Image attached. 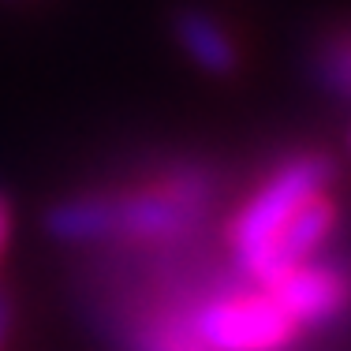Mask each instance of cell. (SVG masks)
Segmentation results:
<instances>
[{
  "instance_id": "2",
  "label": "cell",
  "mask_w": 351,
  "mask_h": 351,
  "mask_svg": "<svg viewBox=\"0 0 351 351\" xmlns=\"http://www.w3.org/2000/svg\"><path fill=\"white\" fill-rule=\"evenodd\" d=\"M332 165L322 154H295L284 165L273 169L265 183H258V191L239 206V213L228 224V243L236 254L243 277L254 280L258 265H262L265 250L273 247V239L295 221V213L306 202H314L317 195L329 191Z\"/></svg>"
},
{
  "instance_id": "3",
  "label": "cell",
  "mask_w": 351,
  "mask_h": 351,
  "mask_svg": "<svg viewBox=\"0 0 351 351\" xmlns=\"http://www.w3.org/2000/svg\"><path fill=\"white\" fill-rule=\"evenodd\" d=\"M183 317L206 351H291L303 337V329L258 280L250 288L217 291L195 311H183Z\"/></svg>"
},
{
  "instance_id": "8",
  "label": "cell",
  "mask_w": 351,
  "mask_h": 351,
  "mask_svg": "<svg viewBox=\"0 0 351 351\" xmlns=\"http://www.w3.org/2000/svg\"><path fill=\"white\" fill-rule=\"evenodd\" d=\"M8 329H12V303L0 295V344L8 340Z\"/></svg>"
},
{
  "instance_id": "5",
  "label": "cell",
  "mask_w": 351,
  "mask_h": 351,
  "mask_svg": "<svg viewBox=\"0 0 351 351\" xmlns=\"http://www.w3.org/2000/svg\"><path fill=\"white\" fill-rule=\"evenodd\" d=\"M176 34H180V45L187 49V56L198 64V68L213 71V75H228L236 71L239 64V49L232 34L206 12H183L176 19Z\"/></svg>"
},
{
  "instance_id": "4",
  "label": "cell",
  "mask_w": 351,
  "mask_h": 351,
  "mask_svg": "<svg viewBox=\"0 0 351 351\" xmlns=\"http://www.w3.org/2000/svg\"><path fill=\"white\" fill-rule=\"evenodd\" d=\"M269 288V295L288 311V317L299 329H317V325L337 322L351 306V277L348 269L332 262H322V254L303 265L277 273L269 280H258Z\"/></svg>"
},
{
  "instance_id": "7",
  "label": "cell",
  "mask_w": 351,
  "mask_h": 351,
  "mask_svg": "<svg viewBox=\"0 0 351 351\" xmlns=\"http://www.w3.org/2000/svg\"><path fill=\"white\" fill-rule=\"evenodd\" d=\"M8 236H12V206H8V198L0 195V258H4Z\"/></svg>"
},
{
  "instance_id": "6",
  "label": "cell",
  "mask_w": 351,
  "mask_h": 351,
  "mask_svg": "<svg viewBox=\"0 0 351 351\" xmlns=\"http://www.w3.org/2000/svg\"><path fill=\"white\" fill-rule=\"evenodd\" d=\"M131 351H206L202 340L191 332L183 311H161L138 322Z\"/></svg>"
},
{
  "instance_id": "1",
  "label": "cell",
  "mask_w": 351,
  "mask_h": 351,
  "mask_svg": "<svg viewBox=\"0 0 351 351\" xmlns=\"http://www.w3.org/2000/svg\"><path fill=\"white\" fill-rule=\"evenodd\" d=\"M206 202H210V180L195 169H176L128 195L68 198L53 206L49 232L64 243H108V239L169 243L198 221Z\"/></svg>"
}]
</instances>
